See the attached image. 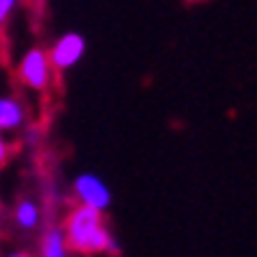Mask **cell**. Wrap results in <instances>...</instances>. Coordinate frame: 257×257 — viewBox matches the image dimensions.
I'll list each match as a JSON object with an SVG mask.
<instances>
[{
	"instance_id": "cell-1",
	"label": "cell",
	"mask_w": 257,
	"mask_h": 257,
	"mask_svg": "<svg viewBox=\"0 0 257 257\" xmlns=\"http://www.w3.org/2000/svg\"><path fill=\"white\" fill-rule=\"evenodd\" d=\"M66 247L82 254H99V252H117V242L109 234L104 216L99 209L79 204L71 209L64 224Z\"/></svg>"
},
{
	"instance_id": "cell-2",
	"label": "cell",
	"mask_w": 257,
	"mask_h": 257,
	"mask_svg": "<svg viewBox=\"0 0 257 257\" xmlns=\"http://www.w3.org/2000/svg\"><path fill=\"white\" fill-rule=\"evenodd\" d=\"M18 71H21V79L31 89H46L49 77H51V59L41 49H33V51H28L23 56Z\"/></svg>"
},
{
	"instance_id": "cell-3",
	"label": "cell",
	"mask_w": 257,
	"mask_h": 257,
	"mask_svg": "<svg viewBox=\"0 0 257 257\" xmlns=\"http://www.w3.org/2000/svg\"><path fill=\"white\" fill-rule=\"evenodd\" d=\"M74 191H77V196H79L82 204L94 206L99 211H104L109 206V201H112V199H109V189L104 186V183L94 173H82L74 181Z\"/></svg>"
},
{
	"instance_id": "cell-4",
	"label": "cell",
	"mask_w": 257,
	"mask_h": 257,
	"mask_svg": "<svg viewBox=\"0 0 257 257\" xmlns=\"http://www.w3.org/2000/svg\"><path fill=\"white\" fill-rule=\"evenodd\" d=\"M84 56V39L79 33H66V36H61V39L54 44V49H51V54H49V59H51V64L56 66V69H71L79 59Z\"/></svg>"
},
{
	"instance_id": "cell-5",
	"label": "cell",
	"mask_w": 257,
	"mask_h": 257,
	"mask_svg": "<svg viewBox=\"0 0 257 257\" xmlns=\"http://www.w3.org/2000/svg\"><path fill=\"white\" fill-rule=\"evenodd\" d=\"M23 122V107L16 99H0V130H13Z\"/></svg>"
},
{
	"instance_id": "cell-6",
	"label": "cell",
	"mask_w": 257,
	"mask_h": 257,
	"mask_svg": "<svg viewBox=\"0 0 257 257\" xmlns=\"http://www.w3.org/2000/svg\"><path fill=\"white\" fill-rule=\"evenodd\" d=\"M66 239H64V232L59 229H51L46 234V242H44V257H66Z\"/></svg>"
},
{
	"instance_id": "cell-7",
	"label": "cell",
	"mask_w": 257,
	"mask_h": 257,
	"mask_svg": "<svg viewBox=\"0 0 257 257\" xmlns=\"http://www.w3.org/2000/svg\"><path fill=\"white\" fill-rule=\"evenodd\" d=\"M16 219H18V224L23 229H33L36 224H39V206H36L33 201H23L18 204L16 209Z\"/></svg>"
},
{
	"instance_id": "cell-8",
	"label": "cell",
	"mask_w": 257,
	"mask_h": 257,
	"mask_svg": "<svg viewBox=\"0 0 257 257\" xmlns=\"http://www.w3.org/2000/svg\"><path fill=\"white\" fill-rule=\"evenodd\" d=\"M13 8H16V0H0V23L11 16Z\"/></svg>"
},
{
	"instance_id": "cell-9",
	"label": "cell",
	"mask_w": 257,
	"mask_h": 257,
	"mask_svg": "<svg viewBox=\"0 0 257 257\" xmlns=\"http://www.w3.org/2000/svg\"><path fill=\"white\" fill-rule=\"evenodd\" d=\"M8 161V143L3 140V135H0V166H3Z\"/></svg>"
},
{
	"instance_id": "cell-10",
	"label": "cell",
	"mask_w": 257,
	"mask_h": 257,
	"mask_svg": "<svg viewBox=\"0 0 257 257\" xmlns=\"http://www.w3.org/2000/svg\"><path fill=\"white\" fill-rule=\"evenodd\" d=\"M11 257H28V254H21V252H18V254H11Z\"/></svg>"
}]
</instances>
